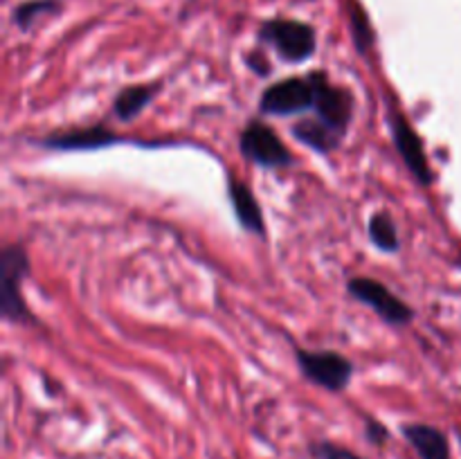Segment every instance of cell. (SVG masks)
<instances>
[{
	"instance_id": "obj_1",
	"label": "cell",
	"mask_w": 461,
	"mask_h": 459,
	"mask_svg": "<svg viewBox=\"0 0 461 459\" xmlns=\"http://www.w3.org/2000/svg\"><path fill=\"white\" fill-rule=\"evenodd\" d=\"M32 266L21 243H9L0 255V315L9 324H34V313L27 306L23 286Z\"/></svg>"
},
{
	"instance_id": "obj_2",
	"label": "cell",
	"mask_w": 461,
	"mask_h": 459,
	"mask_svg": "<svg viewBox=\"0 0 461 459\" xmlns=\"http://www.w3.org/2000/svg\"><path fill=\"white\" fill-rule=\"evenodd\" d=\"M259 40L275 50L279 58L286 63L309 61L318 48V34L315 27L295 18H270L259 27Z\"/></svg>"
},
{
	"instance_id": "obj_3",
	"label": "cell",
	"mask_w": 461,
	"mask_h": 459,
	"mask_svg": "<svg viewBox=\"0 0 461 459\" xmlns=\"http://www.w3.org/2000/svg\"><path fill=\"white\" fill-rule=\"evenodd\" d=\"M318 99V81L315 72L304 76H286L261 93L259 111L268 117H295L313 111Z\"/></svg>"
},
{
	"instance_id": "obj_4",
	"label": "cell",
	"mask_w": 461,
	"mask_h": 459,
	"mask_svg": "<svg viewBox=\"0 0 461 459\" xmlns=\"http://www.w3.org/2000/svg\"><path fill=\"white\" fill-rule=\"evenodd\" d=\"M295 363L306 381L322 387V390L333 392V394L345 392L356 372V364L345 354L333 349H304V346H297Z\"/></svg>"
},
{
	"instance_id": "obj_5",
	"label": "cell",
	"mask_w": 461,
	"mask_h": 459,
	"mask_svg": "<svg viewBox=\"0 0 461 459\" xmlns=\"http://www.w3.org/2000/svg\"><path fill=\"white\" fill-rule=\"evenodd\" d=\"M239 151L248 162L261 169H286L295 162L291 148L284 144L277 130L259 120H250L241 130Z\"/></svg>"
},
{
	"instance_id": "obj_6",
	"label": "cell",
	"mask_w": 461,
	"mask_h": 459,
	"mask_svg": "<svg viewBox=\"0 0 461 459\" xmlns=\"http://www.w3.org/2000/svg\"><path fill=\"white\" fill-rule=\"evenodd\" d=\"M347 292L360 304L369 306L378 318L390 327H405L414 320V310L390 291L383 282L372 277H351L347 282Z\"/></svg>"
},
{
	"instance_id": "obj_7",
	"label": "cell",
	"mask_w": 461,
	"mask_h": 459,
	"mask_svg": "<svg viewBox=\"0 0 461 459\" xmlns=\"http://www.w3.org/2000/svg\"><path fill=\"white\" fill-rule=\"evenodd\" d=\"M387 120H390L392 138H394V147L396 151H399L401 160L405 162V166H408V171L412 174V178L417 180L421 187H430V184L435 183V171H432L430 162H428L421 135L410 126V122L405 120V115L394 106V104H390Z\"/></svg>"
},
{
	"instance_id": "obj_8",
	"label": "cell",
	"mask_w": 461,
	"mask_h": 459,
	"mask_svg": "<svg viewBox=\"0 0 461 459\" xmlns=\"http://www.w3.org/2000/svg\"><path fill=\"white\" fill-rule=\"evenodd\" d=\"M315 81H318V99H315L313 112L318 120H322L329 129L336 130L338 135L345 138L354 122L356 112V97L345 86L331 84L327 72L313 70Z\"/></svg>"
},
{
	"instance_id": "obj_9",
	"label": "cell",
	"mask_w": 461,
	"mask_h": 459,
	"mask_svg": "<svg viewBox=\"0 0 461 459\" xmlns=\"http://www.w3.org/2000/svg\"><path fill=\"white\" fill-rule=\"evenodd\" d=\"M126 142L120 133H115L108 126H84V129H68L50 133L41 138L39 147L48 148V151H99V148L115 147V144Z\"/></svg>"
},
{
	"instance_id": "obj_10",
	"label": "cell",
	"mask_w": 461,
	"mask_h": 459,
	"mask_svg": "<svg viewBox=\"0 0 461 459\" xmlns=\"http://www.w3.org/2000/svg\"><path fill=\"white\" fill-rule=\"evenodd\" d=\"M228 198L239 225H241L246 232L257 234V237L264 238L266 237L264 210H261V202L257 201L250 184L234 178V176H228Z\"/></svg>"
},
{
	"instance_id": "obj_11",
	"label": "cell",
	"mask_w": 461,
	"mask_h": 459,
	"mask_svg": "<svg viewBox=\"0 0 461 459\" xmlns=\"http://www.w3.org/2000/svg\"><path fill=\"white\" fill-rule=\"evenodd\" d=\"M401 435L408 441L410 448L417 453L419 459H453L450 441L444 430L430 423H403Z\"/></svg>"
},
{
	"instance_id": "obj_12",
	"label": "cell",
	"mask_w": 461,
	"mask_h": 459,
	"mask_svg": "<svg viewBox=\"0 0 461 459\" xmlns=\"http://www.w3.org/2000/svg\"><path fill=\"white\" fill-rule=\"evenodd\" d=\"M291 135L300 144L309 147L311 151L320 153V156H329V153L336 151L342 144V135H338L336 130L329 129L322 120L318 117H302L300 122L291 126Z\"/></svg>"
},
{
	"instance_id": "obj_13",
	"label": "cell",
	"mask_w": 461,
	"mask_h": 459,
	"mask_svg": "<svg viewBox=\"0 0 461 459\" xmlns=\"http://www.w3.org/2000/svg\"><path fill=\"white\" fill-rule=\"evenodd\" d=\"M162 84L160 81H153V84H135L126 86L113 99V117H117L120 122H133L153 99L160 94Z\"/></svg>"
},
{
	"instance_id": "obj_14",
	"label": "cell",
	"mask_w": 461,
	"mask_h": 459,
	"mask_svg": "<svg viewBox=\"0 0 461 459\" xmlns=\"http://www.w3.org/2000/svg\"><path fill=\"white\" fill-rule=\"evenodd\" d=\"M369 241L378 248L381 252H399L401 238L399 230H396L394 219L387 212H374L372 219L367 223Z\"/></svg>"
},
{
	"instance_id": "obj_15",
	"label": "cell",
	"mask_w": 461,
	"mask_h": 459,
	"mask_svg": "<svg viewBox=\"0 0 461 459\" xmlns=\"http://www.w3.org/2000/svg\"><path fill=\"white\" fill-rule=\"evenodd\" d=\"M347 14H349V27L351 36H354V45L360 54H367L376 43V34H374L372 21H369L367 12L358 0H349L347 4Z\"/></svg>"
},
{
	"instance_id": "obj_16",
	"label": "cell",
	"mask_w": 461,
	"mask_h": 459,
	"mask_svg": "<svg viewBox=\"0 0 461 459\" xmlns=\"http://www.w3.org/2000/svg\"><path fill=\"white\" fill-rule=\"evenodd\" d=\"M61 9L59 0H23L21 4H16L12 12V22L18 30L27 32L34 27V22L39 18L50 16V14H57Z\"/></svg>"
},
{
	"instance_id": "obj_17",
	"label": "cell",
	"mask_w": 461,
	"mask_h": 459,
	"mask_svg": "<svg viewBox=\"0 0 461 459\" xmlns=\"http://www.w3.org/2000/svg\"><path fill=\"white\" fill-rule=\"evenodd\" d=\"M309 453L313 454V459H365L363 454H358L356 450L329 439L313 441V444L309 446Z\"/></svg>"
},
{
	"instance_id": "obj_18",
	"label": "cell",
	"mask_w": 461,
	"mask_h": 459,
	"mask_svg": "<svg viewBox=\"0 0 461 459\" xmlns=\"http://www.w3.org/2000/svg\"><path fill=\"white\" fill-rule=\"evenodd\" d=\"M365 439L372 446H376V448H383V446L392 439V432L390 428L383 421H378V418L365 417Z\"/></svg>"
},
{
	"instance_id": "obj_19",
	"label": "cell",
	"mask_w": 461,
	"mask_h": 459,
	"mask_svg": "<svg viewBox=\"0 0 461 459\" xmlns=\"http://www.w3.org/2000/svg\"><path fill=\"white\" fill-rule=\"evenodd\" d=\"M248 66H250V70L257 72L259 76H268V72H270L268 58H266V54L259 52V50H255V52L248 57Z\"/></svg>"
}]
</instances>
